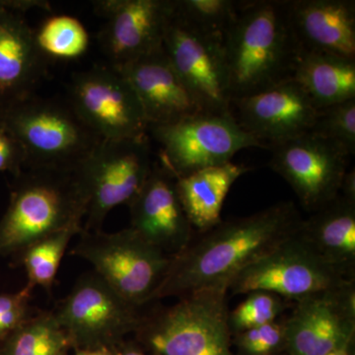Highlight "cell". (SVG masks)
I'll return each instance as SVG.
<instances>
[{"mask_svg":"<svg viewBox=\"0 0 355 355\" xmlns=\"http://www.w3.org/2000/svg\"><path fill=\"white\" fill-rule=\"evenodd\" d=\"M301 221L295 205L288 202L253 216L221 221L173 257L153 302L207 289L228 292L240 272L295 234Z\"/></svg>","mask_w":355,"mask_h":355,"instance_id":"obj_1","label":"cell"},{"mask_svg":"<svg viewBox=\"0 0 355 355\" xmlns=\"http://www.w3.org/2000/svg\"><path fill=\"white\" fill-rule=\"evenodd\" d=\"M222 44L231 101L291 78L299 46L287 0L240 2Z\"/></svg>","mask_w":355,"mask_h":355,"instance_id":"obj_2","label":"cell"},{"mask_svg":"<svg viewBox=\"0 0 355 355\" xmlns=\"http://www.w3.org/2000/svg\"><path fill=\"white\" fill-rule=\"evenodd\" d=\"M87 203L72 170L28 168L0 219V254L17 256L46 236L81 224Z\"/></svg>","mask_w":355,"mask_h":355,"instance_id":"obj_3","label":"cell"},{"mask_svg":"<svg viewBox=\"0 0 355 355\" xmlns=\"http://www.w3.org/2000/svg\"><path fill=\"white\" fill-rule=\"evenodd\" d=\"M0 128L19 142L27 168L73 170L102 139L69 104L35 95L0 113Z\"/></svg>","mask_w":355,"mask_h":355,"instance_id":"obj_4","label":"cell"},{"mask_svg":"<svg viewBox=\"0 0 355 355\" xmlns=\"http://www.w3.org/2000/svg\"><path fill=\"white\" fill-rule=\"evenodd\" d=\"M227 291L207 289L144 313L137 333L155 355H231Z\"/></svg>","mask_w":355,"mask_h":355,"instance_id":"obj_5","label":"cell"},{"mask_svg":"<svg viewBox=\"0 0 355 355\" xmlns=\"http://www.w3.org/2000/svg\"><path fill=\"white\" fill-rule=\"evenodd\" d=\"M148 137L101 139L72 170L87 203L83 230H102L110 212L132 202L153 170Z\"/></svg>","mask_w":355,"mask_h":355,"instance_id":"obj_6","label":"cell"},{"mask_svg":"<svg viewBox=\"0 0 355 355\" xmlns=\"http://www.w3.org/2000/svg\"><path fill=\"white\" fill-rule=\"evenodd\" d=\"M71 254L87 261L114 291L137 307L153 302L173 257L144 241L130 227L107 233L81 231Z\"/></svg>","mask_w":355,"mask_h":355,"instance_id":"obj_7","label":"cell"},{"mask_svg":"<svg viewBox=\"0 0 355 355\" xmlns=\"http://www.w3.org/2000/svg\"><path fill=\"white\" fill-rule=\"evenodd\" d=\"M160 146V163L175 179L231 162L235 154L263 147L231 113H200L168 125H150Z\"/></svg>","mask_w":355,"mask_h":355,"instance_id":"obj_8","label":"cell"},{"mask_svg":"<svg viewBox=\"0 0 355 355\" xmlns=\"http://www.w3.org/2000/svg\"><path fill=\"white\" fill-rule=\"evenodd\" d=\"M51 311L77 349H114L123 336L137 331L144 315L94 270L77 280Z\"/></svg>","mask_w":355,"mask_h":355,"instance_id":"obj_9","label":"cell"},{"mask_svg":"<svg viewBox=\"0 0 355 355\" xmlns=\"http://www.w3.org/2000/svg\"><path fill=\"white\" fill-rule=\"evenodd\" d=\"M297 231L240 272L231 282L228 291L231 294L270 292L296 302L354 282V277L322 260L299 237Z\"/></svg>","mask_w":355,"mask_h":355,"instance_id":"obj_10","label":"cell"},{"mask_svg":"<svg viewBox=\"0 0 355 355\" xmlns=\"http://www.w3.org/2000/svg\"><path fill=\"white\" fill-rule=\"evenodd\" d=\"M69 95L70 107L100 139H139L148 132L137 93L112 65L74 74Z\"/></svg>","mask_w":355,"mask_h":355,"instance_id":"obj_11","label":"cell"},{"mask_svg":"<svg viewBox=\"0 0 355 355\" xmlns=\"http://www.w3.org/2000/svg\"><path fill=\"white\" fill-rule=\"evenodd\" d=\"M163 50L202 112L230 113V87L221 36L200 31L174 12L166 30Z\"/></svg>","mask_w":355,"mask_h":355,"instance_id":"obj_12","label":"cell"},{"mask_svg":"<svg viewBox=\"0 0 355 355\" xmlns=\"http://www.w3.org/2000/svg\"><path fill=\"white\" fill-rule=\"evenodd\" d=\"M270 150V167L291 184L306 209L317 211L340 195L349 155L338 144L308 132Z\"/></svg>","mask_w":355,"mask_h":355,"instance_id":"obj_13","label":"cell"},{"mask_svg":"<svg viewBox=\"0 0 355 355\" xmlns=\"http://www.w3.org/2000/svg\"><path fill=\"white\" fill-rule=\"evenodd\" d=\"M97 15L106 19L99 43L112 67H118L163 50L174 0H98Z\"/></svg>","mask_w":355,"mask_h":355,"instance_id":"obj_14","label":"cell"},{"mask_svg":"<svg viewBox=\"0 0 355 355\" xmlns=\"http://www.w3.org/2000/svg\"><path fill=\"white\" fill-rule=\"evenodd\" d=\"M284 326L291 355L349 349L355 333L354 282L296 301Z\"/></svg>","mask_w":355,"mask_h":355,"instance_id":"obj_15","label":"cell"},{"mask_svg":"<svg viewBox=\"0 0 355 355\" xmlns=\"http://www.w3.org/2000/svg\"><path fill=\"white\" fill-rule=\"evenodd\" d=\"M230 113L261 146L272 149L310 132L318 108L292 78L231 101Z\"/></svg>","mask_w":355,"mask_h":355,"instance_id":"obj_16","label":"cell"},{"mask_svg":"<svg viewBox=\"0 0 355 355\" xmlns=\"http://www.w3.org/2000/svg\"><path fill=\"white\" fill-rule=\"evenodd\" d=\"M128 207L130 228L163 253L175 257L193 240V228L180 202L176 179L162 166H153Z\"/></svg>","mask_w":355,"mask_h":355,"instance_id":"obj_17","label":"cell"},{"mask_svg":"<svg viewBox=\"0 0 355 355\" xmlns=\"http://www.w3.org/2000/svg\"><path fill=\"white\" fill-rule=\"evenodd\" d=\"M116 69L137 93L148 127L168 125L202 112L173 69L164 50Z\"/></svg>","mask_w":355,"mask_h":355,"instance_id":"obj_18","label":"cell"},{"mask_svg":"<svg viewBox=\"0 0 355 355\" xmlns=\"http://www.w3.org/2000/svg\"><path fill=\"white\" fill-rule=\"evenodd\" d=\"M48 62L24 14L0 11V113L34 95Z\"/></svg>","mask_w":355,"mask_h":355,"instance_id":"obj_19","label":"cell"},{"mask_svg":"<svg viewBox=\"0 0 355 355\" xmlns=\"http://www.w3.org/2000/svg\"><path fill=\"white\" fill-rule=\"evenodd\" d=\"M287 10L300 50L355 60L354 0H287Z\"/></svg>","mask_w":355,"mask_h":355,"instance_id":"obj_20","label":"cell"},{"mask_svg":"<svg viewBox=\"0 0 355 355\" xmlns=\"http://www.w3.org/2000/svg\"><path fill=\"white\" fill-rule=\"evenodd\" d=\"M297 234L322 260L354 277L355 198L338 195L302 219Z\"/></svg>","mask_w":355,"mask_h":355,"instance_id":"obj_21","label":"cell"},{"mask_svg":"<svg viewBox=\"0 0 355 355\" xmlns=\"http://www.w3.org/2000/svg\"><path fill=\"white\" fill-rule=\"evenodd\" d=\"M231 162L205 168L176 179V189L184 214L193 230L205 233L220 223L221 210L231 187L249 171Z\"/></svg>","mask_w":355,"mask_h":355,"instance_id":"obj_22","label":"cell"},{"mask_svg":"<svg viewBox=\"0 0 355 355\" xmlns=\"http://www.w3.org/2000/svg\"><path fill=\"white\" fill-rule=\"evenodd\" d=\"M291 78L318 109L355 99V60L299 49Z\"/></svg>","mask_w":355,"mask_h":355,"instance_id":"obj_23","label":"cell"},{"mask_svg":"<svg viewBox=\"0 0 355 355\" xmlns=\"http://www.w3.org/2000/svg\"><path fill=\"white\" fill-rule=\"evenodd\" d=\"M69 345L53 311H42L30 315L0 343V352L1 355H62Z\"/></svg>","mask_w":355,"mask_h":355,"instance_id":"obj_24","label":"cell"},{"mask_svg":"<svg viewBox=\"0 0 355 355\" xmlns=\"http://www.w3.org/2000/svg\"><path fill=\"white\" fill-rule=\"evenodd\" d=\"M83 227L77 224L62 229L33 243L17 254L27 273V284L51 291L70 241L80 234Z\"/></svg>","mask_w":355,"mask_h":355,"instance_id":"obj_25","label":"cell"},{"mask_svg":"<svg viewBox=\"0 0 355 355\" xmlns=\"http://www.w3.org/2000/svg\"><path fill=\"white\" fill-rule=\"evenodd\" d=\"M34 33L37 46L48 60H76L83 57L90 46L87 29L73 16H51Z\"/></svg>","mask_w":355,"mask_h":355,"instance_id":"obj_26","label":"cell"},{"mask_svg":"<svg viewBox=\"0 0 355 355\" xmlns=\"http://www.w3.org/2000/svg\"><path fill=\"white\" fill-rule=\"evenodd\" d=\"M175 12L200 31L223 36L234 19L240 1L174 0Z\"/></svg>","mask_w":355,"mask_h":355,"instance_id":"obj_27","label":"cell"},{"mask_svg":"<svg viewBox=\"0 0 355 355\" xmlns=\"http://www.w3.org/2000/svg\"><path fill=\"white\" fill-rule=\"evenodd\" d=\"M311 132L355 153V99L318 109Z\"/></svg>","mask_w":355,"mask_h":355,"instance_id":"obj_28","label":"cell"},{"mask_svg":"<svg viewBox=\"0 0 355 355\" xmlns=\"http://www.w3.org/2000/svg\"><path fill=\"white\" fill-rule=\"evenodd\" d=\"M286 301L270 292H251L243 302L229 313L230 331L239 334L277 321L286 310Z\"/></svg>","mask_w":355,"mask_h":355,"instance_id":"obj_29","label":"cell"},{"mask_svg":"<svg viewBox=\"0 0 355 355\" xmlns=\"http://www.w3.org/2000/svg\"><path fill=\"white\" fill-rule=\"evenodd\" d=\"M34 288L26 284L21 291L0 294V343L4 342L30 316Z\"/></svg>","mask_w":355,"mask_h":355,"instance_id":"obj_30","label":"cell"},{"mask_svg":"<svg viewBox=\"0 0 355 355\" xmlns=\"http://www.w3.org/2000/svg\"><path fill=\"white\" fill-rule=\"evenodd\" d=\"M26 157L19 142L0 128V172L18 177L24 170Z\"/></svg>","mask_w":355,"mask_h":355,"instance_id":"obj_31","label":"cell"},{"mask_svg":"<svg viewBox=\"0 0 355 355\" xmlns=\"http://www.w3.org/2000/svg\"><path fill=\"white\" fill-rule=\"evenodd\" d=\"M259 340L251 355H268L284 345V322L273 321L272 323L259 327Z\"/></svg>","mask_w":355,"mask_h":355,"instance_id":"obj_32","label":"cell"},{"mask_svg":"<svg viewBox=\"0 0 355 355\" xmlns=\"http://www.w3.org/2000/svg\"><path fill=\"white\" fill-rule=\"evenodd\" d=\"M32 9L51 10V3L44 0H0V11L24 14Z\"/></svg>","mask_w":355,"mask_h":355,"instance_id":"obj_33","label":"cell"},{"mask_svg":"<svg viewBox=\"0 0 355 355\" xmlns=\"http://www.w3.org/2000/svg\"><path fill=\"white\" fill-rule=\"evenodd\" d=\"M76 355H114L113 349L109 347H97V349H78Z\"/></svg>","mask_w":355,"mask_h":355,"instance_id":"obj_34","label":"cell"},{"mask_svg":"<svg viewBox=\"0 0 355 355\" xmlns=\"http://www.w3.org/2000/svg\"><path fill=\"white\" fill-rule=\"evenodd\" d=\"M113 349L114 355H146L141 350L135 349V347H121L120 343Z\"/></svg>","mask_w":355,"mask_h":355,"instance_id":"obj_35","label":"cell"},{"mask_svg":"<svg viewBox=\"0 0 355 355\" xmlns=\"http://www.w3.org/2000/svg\"><path fill=\"white\" fill-rule=\"evenodd\" d=\"M327 355H349V349H340L334 350V352H331L330 354Z\"/></svg>","mask_w":355,"mask_h":355,"instance_id":"obj_36","label":"cell"},{"mask_svg":"<svg viewBox=\"0 0 355 355\" xmlns=\"http://www.w3.org/2000/svg\"><path fill=\"white\" fill-rule=\"evenodd\" d=\"M0 355H1V352H0Z\"/></svg>","mask_w":355,"mask_h":355,"instance_id":"obj_37","label":"cell"},{"mask_svg":"<svg viewBox=\"0 0 355 355\" xmlns=\"http://www.w3.org/2000/svg\"><path fill=\"white\" fill-rule=\"evenodd\" d=\"M62 355H64V354H62Z\"/></svg>","mask_w":355,"mask_h":355,"instance_id":"obj_38","label":"cell"}]
</instances>
